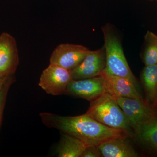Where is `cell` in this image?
Returning <instances> with one entry per match:
<instances>
[{
    "label": "cell",
    "instance_id": "obj_3",
    "mask_svg": "<svg viewBox=\"0 0 157 157\" xmlns=\"http://www.w3.org/2000/svg\"><path fill=\"white\" fill-rule=\"evenodd\" d=\"M104 36L106 56V67L104 72L110 75L129 79L137 86L135 76L127 62L120 39L113 26L107 23L101 28Z\"/></svg>",
    "mask_w": 157,
    "mask_h": 157
},
{
    "label": "cell",
    "instance_id": "obj_16",
    "mask_svg": "<svg viewBox=\"0 0 157 157\" xmlns=\"http://www.w3.org/2000/svg\"><path fill=\"white\" fill-rule=\"evenodd\" d=\"M102 157L98 146H89L82 153L81 157Z\"/></svg>",
    "mask_w": 157,
    "mask_h": 157
},
{
    "label": "cell",
    "instance_id": "obj_4",
    "mask_svg": "<svg viewBox=\"0 0 157 157\" xmlns=\"http://www.w3.org/2000/svg\"><path fill=\"white\" fill-rule=\"evenodd\" d=\"M72 79L71 70L50 63L42 72L39 85L48 94L59 95L66 93Z\"/></svg>",
    "mask_w": 157,
    "mask_h": 157
},
{
    "label": "cell",
    "instance_id": "obj_11",
    "mask_svg": "<svg viewBox=\"0 0 157 157\" xmlns=\"http://www.w3.org/2000/svg\"><path fill=\"white\" fill-rule=\"evenodd\" d=\"M126 137H117L106 140L98 145L102 157H137V152L126 140Z\"/></svg>",
    "mask_w": 157,
    "mask_h": 157
},
{
    "label": "cell",
    "instance_id": "obj_18",
    "mask_svg": "<svg viewBox=\"0 0 157 157\" xmlns=\"http://www.w3.org/2000/svg\"><path fill=\"white\" fill-rule=\"evenodd\" d=\"M3 90L2 92L0 94V116H1V110H2V107L3 105V101L4 100V97H3Z\"/></svg>",
    "mask_w": 157,
    "mask_h": 157
},
{
    "label": "cell",
    "instance_id": "obj_7",
    "mask_svg": "<svg viewBox=\"0 0 157 157\" xmlns=\"http://www.w3.org/2000/svg\"><path fill=\"white\" fill-rule=\"evenodd\" d=\"M107 92L106 80L100 75L86 79H72L68 84L66 93L90 102Z\"/></svg>",
    "mask_w": 157,
    "mask_h": 157
},
{
    "label": "cell",
    "instance_id": "obj_17",
    "mask_svg": "<svg viewBox=\"0 0 157 157\" xmlns=\"http://www.w3.org/2000/svg\"><path fill=\"white\" fill-rule=\"evenodd\" d=\"M5 76H0V94L3 91V85L5 81Z\"/></svg>",
    "mask_w": 157,
    "mask_h": 157
},
{
    "label": "cell",
    "instance_id": "obj_1",
    "mask_svg": "<svg viewBox=\"0 0 157 157\" xmlns=\"http://www.w3.org/2000/svg\"><path fill=\"white\" fill-rule=\"evenodd\" d=\"M39 116L46 126L77 137L88 146H98L111 138L129 136L123 131L100 123L86 113L71 117L43 112Z\"/></svg>",
    "mask_w": 157,
    "mask_h": 157
},
{
    "label": "cell",
    "instance_id": "obj_15",
    "mask_svg": "<svg viewBox=\"0 0 157 157\" xmlns=\"http://www.w3.org/2000/svg\"><path fill=\"white\" fill-rule=\"evenodd\" d=\"M155 34L148 31L144 36L141 59L145 66L157 64V40Z\"/></svg>",
    "mask_w": 157,
    "mask_h": 157
},
{
    "label": "cell",
    "instance_id": "obj_13",
    "mask_svg": "<svg viewBox=\"0 0 157 157\" xmlns=\"http://www.w3.org/2000/svg\"><path fill=\"white\" fill-rule=\"evenodd\" d=\"M88 145L77 137L64 133L56 147L59 157H81Z\"/></svg>",
    "mask_w": 157,
    "mask_h": 157
},
{
    "label": "cell",
    "instance_id": "obj_9",
    "mask_svg": "<svg viewBox=\"0 0 157 157\" xmlns=\"http://www.w3.org/2000/svg\"><path fill=\"white\" fill-rule=\"evenodd\" d=\"M18 62L15 39L7 33L0 35V76H6L14 71Z\"/></svg>",
    "mask_w": 157,
    "mask_h": 157
},
{
    "label": "cell",
    "instance_id": "obj_10",
    "mask_svg": "<svg viewBox=\"0 0 157 157\" xmlns=\"http://www.w3.org/2000/svg\"><path fill=\"white\" fill-rule=\"evenodd\" d=\"M100 75L105 78L108 92L113 96L133 98L145 101L137 91V86L129 79L110 75L104 71Z\"/></svg>",
    "mask_w": 157,
    "mask_h": 157
},
{
    "label": "cell",
    "instance_id": "obj_6",
    "mask_svg": "<svg viewBox=\"0 0 157 157\" xmlns=\"http://www.w3.org/2000/svg\"><path fill=\"white\" fill-rule=\"evenodd\" d=\"M113 97L128 120L134 131L141 124L157 113V109L151 107L146 101L125 97Z\"/></svg>",
    "mask_w": 157,
    "mask_h": 157
},
{
    "label": "cell",
    "instance_id": "obj_20",
    "mask_svg": "<svg viewBox=\"0 0 157 157\" xmlns=\"http://www.w3.org/2000/svg\"><path fill=\"white\" fill-rule=\"evenodd\" d=\"M155 36L156 39L157 40V35H156V34H155Z\"/></svg>",
    "mask_w": 157,
    "mask_h": 157
},
{
    "label": "cell",
    "instance_id": "obj_5",
    "mask_svg": "<svg viewBox=\"0 0 157 157\" xmlns=\"http://www.w3.org/2000/svg\"><path fill=\"white\" fill-rule=\"evenodd\" d=\"M90 51L87 47L81 45L61 44L52 53L50 63L71 70L82 61Z\"/></svg>",
    "mask_w": 157,
    "mask_h": 157
},
{
    "label": "cell",
    "instance_id": "obj_2",
    "mask_svg": "<svg viewBox=\"0 0 157 157\" xmlns=\"http://www.w3.org/2000/svg\"><path fill=\"white\" fill-rule=\"evenodd\" d=\"M86 113L104 125L123 131L130 136L135 135L127 117L108 92L90 101Z\"/></svg>",
    "mask_w": 157,
    "mask_h": 157
},
{
    "label": "cell",
    "instance_id": "obj_12",
    "mask_svg": "<svg viewBox=\"0 0 157 157\" xmlns=\"http://www.w3.org/2000/svg\"><path fill=\"white\" fill-rule=\"evenodd\" d=\"M140 79L149 105L157 108V64L145 66L140 74Z\"/></svg>",
    "mask_w": 157,
    "mask_h": 157
},
{
    "label": "cell",
    "instance_id": "obj_8",
    "mask_svg": "<svg viewBox=\"0 0 157 157\" xmlns=\"http://www.w3.org/2000/svg\"><path fill=\"white\" fill-rule=\"evenodd\" d=\"M105 67L106 56L103 46L97 50H90L82 61L71 70L72 78L79 80L99 76Z\"/></svg>",
    "mask_w": 157,
    "mask_h": 157
},
{
    "label": "cell",
    "instance_id": "obj_14",
    "mask_svg": "<svg viewBox=\"0 0 157 157\" xmlns=\"http://www.w3.org/2000/svg\"><path fill=\"white\" fill-rule=\"evenodd\" d=\"M134 134L141 143L157 151V113L137 127Z\"/></svg>",
    "mask_w": 157,
    "mask_h": 157
},
{
    "label": "cell",
    "instance_id": "obj_19",
    "mask_svg": "<svg viewBox=\"0 0 157 157\" xmlns=\"http://www.w3.org/2000/svg\"><path fill=\"white\" fill-rule=\"evenodd\" d=\"M147 1H150V2H157V0H147Z\"/></svg>",
    "mask_w": 157,
    "mask_h": 157
}]
</instances>
